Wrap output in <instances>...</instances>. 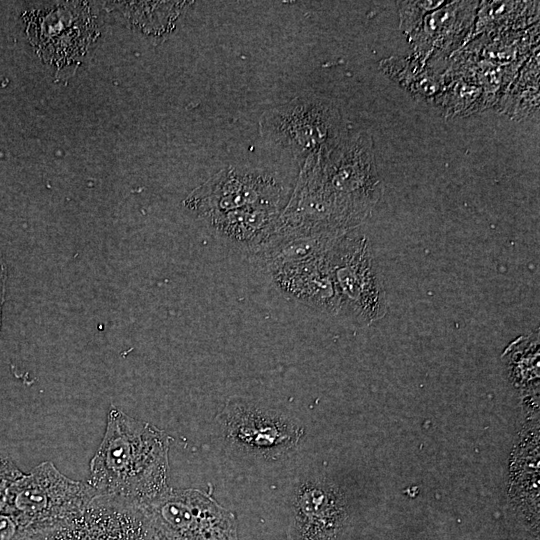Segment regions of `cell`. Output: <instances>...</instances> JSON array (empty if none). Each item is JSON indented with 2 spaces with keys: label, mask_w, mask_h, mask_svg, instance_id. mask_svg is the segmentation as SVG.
Wrapping results in <instances>:
<instances>
[{
  "label": "cell",
  "mask_w": 540,
  "mask_h": 540,
  "mask_svg": "<svg viewBox=\"0 0 540 540\" xmlns=\"http://www.w3.org/2000/svg\"><path fill=\"white\" fill-rule=\"evenodd\" d=\"M337 313L370 323L382 315V291L364 237L343 234L329 252Z\"/></svg>",
  "instance_id": "cell-4"
},
{
  "label": "cell",
  "mask_w": 540,
  "mask_h": 540,
  "mask_svg": "<svg viewBox=\"0 0 540 540\" xmlns=\"http://www.w3.org/2000/svg\"><path fill=\"white\" fill-rule=\"evenodd\" d=\"M169 444L164 431L113 407L87 483L97 497L143 508L169 489Z\"/></svg>",
  "instance_id": "cell-1"
},
{
  "label": "cell",
  "mask_w": 540,
  "mask_h": 540,
  "mask_svg": "<svg viewBox=\"0 0 540 540\" xmlns=\"http://www.w3.org/2000/svg\"><path fill=\"white\" fill-rule=\"evenodd\" d=\"M140 509L152 540H239L235 515L211 493L169 487Z\"/></svg>",
  "instance_id": "cell-2"
},
{
  "label": "cell",
  "mask_w": 540,
  "mask_h": 540,
  "mask_svg": "<svg viewBox=\"0 0 540 540\" xmlns=\"http://www.w3.org/2000/svg\"><path fill=\"white\" fill-rule=\"evenodd\" d=\"M40 540H152L145 515L135 508L95 497L81 511L43 532Z\"/></svg>",
  "instance_id": "cell-8"
},
{
  "label": "cell",
  "mask_w": 540,
  "mask_h": 540,
  "mask_svg": "<svg viewBox=\"0 0 540 540\" xmlns=\"http://www.w3.org/2000/svg\"><path fill=\"white\" fill-rule=\"evenodd\" d=\"M341 496L320 482H306L297 491L293 504V540H335L345 520Z\"/></svg>",
  "instance_id": "cell-9"
},
{
  "label": "cell",
  "mask_w": 540,
  "mask_h": 540,
  "mask_svg": "<svg viewBox=\"0 0 540 540\" xmlns=\"http://www.w3.org/2000/svg\"><path fill=\"white\" fill-rule=\"evenodd\" d=\"M282 193V184L268 172L227 167L193 190L184 204L206 218L248 206H280Z\"/></svg>",
  "instance_id": "cell-7"
},
{
  "label": "cell",
  "mask_w": 540,
  "mask_h": 540,
  "mask_svg": "<svg viewBox=\"0 0 540 540\" xmlns=\"http://www.w3.org/2000/svg\"><path fill=\"white\" fill-rule=\"evenodd\" d=\"M96 493L87 482L62 474L45 461L22 474L12 487V502L24 524L37 534L52 529L86 507Z\"/></svg>",
  "instance_id": "cell-3"
},
{
  "label": "cell",
  "mask_w": 540,
  "mask_h": 540,
  "mask_svg": "<svg viewBox=\"0 0 540 540\" xmlns=\"http://www.w3.org/2000/svg\"><path fill=\"white\" fill-rule=\"evenodd\" d=\"M339 115L329 103L297 97L268 110L261 127L265 138L297 156L318 151L336 136Z\"/></svg>",
  "instance_id": "cell-6"
},
{
  "label": "cell",
  "mask_w": 540,
  "mask_h": 540,
  "mask_svg": "<svg viewBox=\"0 0 540 540\" xmlns=\"http://www.w3.org/2000/svg\"><path fill=\"white\" fill-rule=\"evenodd\" d=\"M220 417L230 443L255 456L286 455L303 435V428L293 419L243 399L229 400Z\"/></svg>",
  "instance_id": "cell-5"
},
{
  "label": "cell",
  "mask_w": 540,
  "mask_h": 540,
  "mask_svg": "<svg viewBox=\"0 0 540 540\" xmlns=\"http://www.w3.org/2000/svg\"><path fill=\"white\" fill-rule=\"evenodd\" d=\"M282 211L279 205H255L204 219L222 237L254 251L275 232Z\"/></svg>",
  "instance_id": "cell-11"
},
{
  "label": "cell",
  "mask_w": 540,
  "mask_h": 540,
  "mask_svg": "<svg viewBox=\"0 0 540 540\" xmlns=\"http://www.w3.org/2000/svg\"><path fill=\"white\" fill-rule=\"evenodd\" d=\"M329 252L267 269L274 283L287 297L320 310L337 313Z\"/></svg>",
  "instance_id": "cell-10"
}]
</instances>
